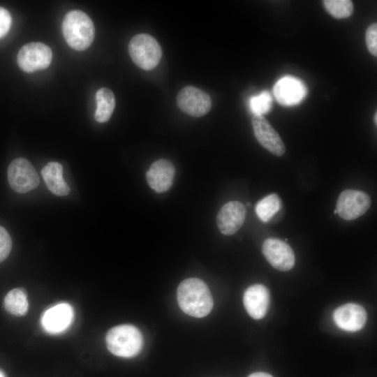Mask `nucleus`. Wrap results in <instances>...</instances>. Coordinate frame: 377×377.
<instances>
[{
	"instance_id": "nucleus-17",
	"label": "nucleus",
	"mask_w": 377,
	"mask_h": 377,
	"mask_svg": "<svg viewBox=\"0 0 377 377\" xmlns=\"http://www.w3.org/2000/svg\"><path fill=\"white\" fill-rule=\"evenodd\" d=\"M43 179L47 188L54 195L64 196L69 193L71 189L63 178V168L58 163H48L41 170Z\"/></svg>"
},
{
	"instance_id": "nucleus-25",
	"label": "nucleus",
	"mask_w": 377,
	"mask_h": 377,
	"mask_svg": "<svg viewBox=\"0 0 377 377\" xmlns=\"http://www.w3.org/2000/svg\"><path fill=\"white\" fill-rule=\"evenodd\" d=\"M11 21L10 13L6 8L0 6V38L8 33Z\"/></svg>"
},
{
	"instance_id": "nucleus-6",
	"label": "nucleus",
	"mask_w": 377,
	"mask_h": 377,
	"mask_svg": "<svg viewBox=\"0 0 377 377\" xmlns=\"http://www.w3.org/2000/svg\"><path fill=\"white\" fill-rule=\"evenodd\" d=\"M52 59L51 49L39 42L29 43L19 51L17 61L19 67L27 73L47 68Z\"/></svg>"
},
{
	"instance_id": "nucleus-1",
	"label": "nucleus",
	"mask_w": 377,
	"mask_h": 377,
	"mask_svg": "<svg viewBox=\"0 0 377 377\" xmlns=\"http://www.w3.org/2000/svg\"><path fill=\"white\" fill-rule=\"evenodd\" d=\"M177 298L179 307L186 314L202 318L213 307V299L207 284L198 278L182 281L178 286Z\"/></svg>"
},
{
	"instance_id": "nucleus-7",
	"label": "nucleus",
	"mask_w": 377,
	"mask_h": 377,
	"mask_svg": "<svg viewBox=\"0 0 377 377\" xmlns=\"http://www.w3.org/2000/svg\"><path fill=\"white\" fill-rule=\"evenodd\" d=\"M371 202L370 197L365 192L347 189L339 194L336 210L343 219L355 220L369 209Z\"/></svg>"
},
{
	"instance_id": "nucleus-28",
	"label": "nucleus",
	"mask_w": 377,
	"mask_h": 377,
	"mask_svg": "<svg viewBox=\"0 0 377 377\" xmlns=\"http://www.w3.org/2000/svg\"><path fill=\"white\" fill-rule=\"evenodd\" d=\"M0 377H6L5 373L0 369Z\"/></svg>"
},
{
	"instance_id": "nucleus-2",
	"label": "nucleus",
	"mask_w": 377,
	"mask_h": 377,
	"mask_svg": "<svg viewBox=\"0 0 377 377\" xmlns=\"http://www.w3.org/2000/svg\"><path fill=\"white\" fill-rule=\"evenodd\" d=\"M62 31L68 45L78 51L88 48L94 39L95 29L91 18L79 10H71L66 15Z\"/></svg>"
},
{
	"instance_id": "nucleus-11",
	"label": "nucleus",
	"mask_w": 377,
	"mask_h": 377,
	"mask_svg": "<svg viewBox=\"0 0 377 377\" xmlns=\"http://www.w3.org/2000/svg\"><path fill=\"white\" fill-rule=\"evenodd\" d=\"M251 124L256 138L263 147L277 156H281L285 153L283 140L263 116L253 115Z\"/></svg>"
},
{
	"instance_id": "nucleus-18",
	"label": "nucleus",
	"mask_w": 377,
	"mask_h": 377,
	"mask_svg": "<svg viewBox=\"0 0 377 377\" xmlns=\"http://www.w3.org/2000/svg\"><path fill=\"white\" fill-rule=\"evenodd\" d=\"M96 110L95 119L99 123L108 121L115 107V98L112 91L105 87L98 90L96 94Z\"/></svg>"
},
{
	"instance_id": "nucleus-4",
	"label": "nucleus",
	"mask_w": 377,
	"mask_h": 377,
	"mask_svg": "<svg viewBox=\"0 0 377 377\" xmlns=\"http://www.w3.org/2000/svg\"><path fill=\"white\" fill-rule=\"evenodd\" d=\"M128 52L133 61L146 71L154 68L162 56L161 46L156 40L146 34H137L131 39Z\"/></svg>"
},
{
	"instance_id": "nucleus-14",
	"label": "nucleus",
	"mask_w": 377,
	"mask_h": 377,
	"mask_svg": "<svg viewBox=\"0 0 377 377\" xmlns=\"http://www.w3.org/2000/svg\"><path fill=\"white\" fill-rule=\"evenodd\" d=\"M334 320L341 330L348 332L360 330L365 325L367 314L362 306L348 303L339 306L334 312Z\"/></svg>"
},
{
	"instance_id": "nucleus-13",
	"label": "nucleus",
	"mask_w": 377,
	"mask_h": 377,
	"mask_svg": "<svg viewBox=\"0 0 377 377\" xmlns=\"http://www.w3.org/2000/svg\"><path fill=\"white\" fill-rule=\"evenodd\" d=\"M245 217L244 205L239 201H230L218 212L216 223L219 230L223 235H233L242 227Z\"/></svg>"
},
{
	"instance_id": "nucleus-22",
	"label": "nucleus",
	"mask_w": 377,
	"mask_h": 377,
	"mask_svg": "<svg viewBox=\"0 0 377 377\" xmlns=\"http://www.w3.org/2000/svg\"><path fill=\"white\" fill-rule=\"evenodd\" d=\"M272 97L267 91L251 98L249 107L254 115L263 116L268 112L272 106Z\"/></svg>"
},
{
	"instance_id": "nucleus-9",
	"label": "nucleus",
	"mask_w": 377,
	"mask_h": 377,
	"mask_svg": "<svg viewBox=\"0 0 377 377\" xmlns=\"http://www.w3.org/2000/svg\"><path fill=\"white\" fill-rule=\"evenodd\" d=\"M262 251L268 263L280 271H288L295 265V258L292 248L285 242L268 238L263 244Z\"/></svg>"
},
{
	"instance_id": "nucleus-15",
	"label": "nucleus",
	"mask_w": 377,
	"mask_h": 377,
	"mask_svg": "<svg viewBox=\"0 0 377 377\" xmlns=\"http://www.w3.org/2000/svg\"><path fill=\"white\" fill-rule=\"evenodd\" d=\"M175 169L170 161L159 159L154 162L146 173L149 186L158 193L167 191L172 186Z\"/></svg>"
},
{
	"instance_id": "nucleus-23",
	"label": "nucleus",
	"mask_w": 377,
	"mask_h": 377,
	"mask_svg": "<svg viewBox=\"0 0 377 377\" xmlns=\"http://www.w3.org/2000/svg\"><path fill=\"white\" fill-rule=\"evenodd\" d=\"M12 248V240L7 230L0 226V263L9 255Z\"/></svg>"
},
{
	"instance_id": "nucleus-27",
	"label": "nucleus",
	"mask_w": 377,
	"mask_h": 377,
	"mask_svg": "<svg viewBox=\"0 0 377 377\" xmlns=\"http://www.w3.org/2000/svg\"><path fill=\"white\" fill-rule=\"evenodd\" d=\"M374 121L375 124L376 125V124H377V113H376V112L374 114Z\"/></svg>"
},
{
	"instance_id": "nucleus-8",
	"label": "nucleus",
	"mask_w": 377,
	"mask_h": 377,
	"mask_svg": "<svg viewBox=\"0 0 377 377\" xmlns=\"http://www.w3.org/2000/svg\"><path fill=\"white\" fill-rule=\"evenodd\" d=\"M177 102L183 112L195 117L206 114L212 108L210 96L192 86H186L179 91Z\"/></svg>"
},
{
	"instance_id": "nucleus-12",
	"label": "nucleus",
	"mask_w": 377,
	"mask_h": 377,
	"mask_svg": "<svg viewBox=\"0 0 377 377\" xmlns=\"http://www.w3.org/2000/svg\"><path fill=\"white\" fill-rule=\"evenodd\" d=\"M307 88L300 79L285 76L279 80L274 87V95L281 105L286 106L300 103L306 96Z\"/></svg>"
},
{
	"instance_id": "nucleus-16",
	"label": "nucleus",
	"mask_w": 377,
	"mask_h": 377,
	"mask_svg": "<svg viewBox=\"0 0 377 377\" xmlns=\"http://www.w3.org/2000/svg\"><path fill=\"white\" fill-rule=\"evenodd\" d=\"M243 302L247 313L254 319L263 318L268 309L269 294L262 284L249 286L244 292Z\"/></svg>"
},
{
	"instance_id": "nucleus-24",
	"label": "nucleus",
	"mask_w": 377,
	"mask_h": 377,
	"mask_svg": "<svg viewBox=\"0 0 377 377\" xmlns=\"http://www.w3.org/2000/svg\"><path fill=\"white\" fill-rule=\"evenodd\" d=\"M366 44L369 52L377 56V24L376 22L369 25L366 31Z\"/></svg>"
},
{
	"instance_id": "nucleus-10",
	"label": "nucleus",
	"mask_w": 377,
	"mask_h": 377,
	"mask_svg": "<svg viewBox=\"0 0 377 377\" xmlns=\"http://www.w3.org/2000/svg\"><path fill=\"white\" fill-rule=\"evenodd\" d=\"M74 311L66 302H61L47 309L42 315L40 323L43 330L50 334H60L73 323Z\"/></svg>"
},
{
	"instance_id": "nucleus-21",
	"label": "nucleus",
	"mask_w": 377,
	"mask_h": 377,
	"mask_svg": "<svg viewBox=\"0 0 377 377\" xmlns=\"http://www.w3.org/2000/svg\"><path fill=\"white\" fill-rule=\"evenodd\" d=\"M323 4L326 10L337 19L350 17L353 12V4L349 0H325Z\"/></svg>"
},
{
	"instance_id": "nucleus-3",
	"label": "nucleus",
	"mask_w": 377,
	"mask_h": 377,
	"mask_svg": "<svg viewBox=\"0 0 377 377\" xmlns=\"http://www.w3.org/2000/svg\"><path fill=\"white\" fill-rule=\"evenodd\" d=\"M105 342L108 349L113 355L121 357H132L142 350L143 337L136 327L121 325L108 332Z\"/></svg>"
},
{
	"instance_id": "nucleus-19",
	"label": "nucleus",
	"mask_w": 377,
	"mask_h": 377,
	"mask_svg": "<svg viewBox=\"0 0 377 377\" xmlns=\"http://www.w3.org/2000/svg\"><path fill=\"white\" fill-rule=\"evenodd\" d=\"M5 309L10 313L20 316L27 313L29 308L27 295L22 288H15L9 291L4 298Z\"/></svg>"
},
{
	"instance_id": "nucleus-26",
	"label": "nucleus",
	"mask_w": 377,
	"mask_h": 377,
	"mask_svg": "<svg viewBox=\"0 0 377 377\" xmlns=\"http://www.w3.org/2000/svg\"><path fill=\"white\" fill-rule=\"evenodd\" d=\"M248 377H273L269 374L265 372H255L250 374Z\"/></svg>"
},
{
	"instance_id": "nucleus-5",
	"label": "nucleus",
	"mask_w": 377,
	"mask_h": 377,
	"mask_svg": "<svg viewBox=\"0 0 377 377\" xmlns=\"http://www.w3.org/2000/svg\"><path fill=\"white\" fill-rule=\"evenodd\" d=\"M8 180L12 189L20 193H27L39 184V177L34 167L24 158H17L10 163Z\"/></svg>"
},
{
	"instance_id": "nucleus-20",
	"label": "nucleus",
	"mask_w": 377,
	"mask_h": 377,
	"mask_svg": "<svg viewBox=\"0 0 377 377\" xmlns=\"http://www.w3.org/2000/svg\"><path fill=\"white\" fill-rule=\"evenodd\" d=\"M281 207L279 195L272 193L261 199L256 205V213L263 222H267Z\"/></svg>"
}]
</instances>
